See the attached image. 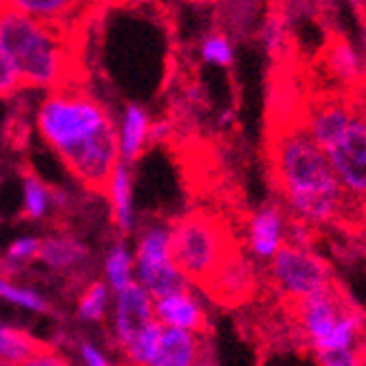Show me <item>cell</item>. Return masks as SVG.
<instances>
[{
	"instance_id": "44dd1931",
	"label": "cell",
	"mask_w": 366,
	"mask_h": 366,
	"mask_svg": "<svg viewBox=\"0 0 366 366\" xmlns=\"http://www.w3.org/2000/svg\"><path fill=\"white\" fill-rule=\"evenodd\" d=\"M362 329V318L355 312H345V316L338 320L336 329L331 331V336L316 349L318 353H327V351H342V349H351L355 345V338Z\"/></svg>"
},
{
	"instance_id": "e575fe53",
	"label": "cell",
	"mask_w": 366,
	"mask_h": 366,
	"mask_svg": "<svg viewBox=\"0 0 366 366\" xmlns=\"http://www.w3.org/2000/svg\"><path fill=\"white\" fill-rule=\"evenodd\" d=\"M0 366H9V364H3V362H0Z\"/></svg>"
},
{
	"instance_id": "d4e9b609",
	"label": "cell",
	"mask_w": 366,
	"mask_h": 366,
	"mask_svg": "<svg viewBox=\"0 0 366 366\" xmlns=\"http://www.w3.org/2000/svg\"><path fill=\"white\" fill-rule=\"evenodd\" d=\"M108 305V287L104 283H92L84 292L79 301V318L84 320H102Z\"/></svg>"
},
{
	"instance_id": "30bf717a",
	"label": "cell",
	"mask_w": 366,
	"mask_h": 366,
	"mask_svg": "<svg viewBox=\"0 0 366 366\" xmlns=\"http://www.w3.org/2000/svg\"><path fill=\"white\" fill-rule=\"evenodd\" d=\"M250 283H252V274L248 263L237 254H228L215 270V274L211 277V281L204 285V290H209L211 296L219 298L224 303H232L237 298L246 296Z\"/></svg>"
},
{
	"instance_id": "cb8c5ba5",
	"label": "cell",
	"mask_w": 366,
	"mask_h": 366,
	"mask_svg": "<svg viewBox=\"0 0 366 366\" xmlns=\"http://www.w3.org/2000/svg\"><path fill=\"white\" fill-rule=\"evenodd\" d=\"M0 298H5V301H9L14 305L26 307L31 312H46L49 310L46 301L38 292L26 290V287H18V285L5 281L3 277H0Z\"/></svg>"
},
{
	"instance_id": "9c48e42d",
	"label": "cell",
	"mask_w": 366,
	"mask_h": 366,
	"mask_svg": "<svg viewBox=\"0 0 366 366\" xmlns=\"http://www.w3.org/2000/svg\"><path fill=\"white\" fill-rule=\"evenodd\" d=\"M342 316H345V312L340 310V305L336 301V294H331L329 287L301 301L303 329H305L307 338L312 340L314 349H318L331 336V331L336 329V325Z\"/></svg>"
},
{
	"instance_id": "f1b7e54d",
	"label": "cell",
	"mask_w": 366,
	"mask_h": 366,
	"mask_svg": "<svg viewBox=\"0 0 366 366\" xmlns=\"http://www.w3.org/2000/svg\"><path fill=\"white\" fill-rule=\"evenodd\" d=\"M40 244H42V239H36V237L16 239L7 250V263H22L29 259H36L40 252Z\"/></svg>"
},
{
	"instance_id": "7a4b0ae2",
	"label": "cell",
	"mask_w": 366,
	"mask_h": 366,
	"mask_svg": "<svg viewBox=\"0 0 366 366\" xmlns=\"http://www.w3.org/2000/svg\"><path fill=\"white\" fill-rule=\"evenodd\" d=\"M66 29L49 26L0 5V46L14 61L22 86L64 88L73 77V49Z\"/></svg>"
},
{
	"instance_id": "d6a6232c",
	"label": "cell",
	"mask_w": 366,
	"mask_h": 366,
	"mask_svg": "<svg viewBox=\"0 0 366 366\" xmlns=\"http://www.w3.org/2000/svg\"><path fill=\"white\" fill-rule=\"evenodd\" d=\"M81 357H84L86 366H112L102 351H99L97 347H92V345H88V342L81 345Z\"/></svg>"
},
{
	"instance_id": "f546056e",
	"label": "cell",
	"mask_w": 366,
	"mask_h": 366,
	"mask_svg": "<svg viewBox=\"0 0 366 366\" xmlns=\"http://www.w3.org/2000/svg\"><path fill=\"white\" fill-rule=\"evenodd\" d=\"M318 360H320L322 366H360L357 353H355L353 349L318 353Z\"/></svg>"
},
{
	"instance_id": "ba28073f",
	"label": "cell",
	"mask_w": 366,
	"mask_h": 366,
	"mask_svg": "<svg viewBox=\"0 0 366 366\" xmlns=\"http://www.w3.org/2000/svg\"><path fill=\"white\" fill-rule=\"evenodd\" d=\"M154 320L167 329H180L189 334L207 329V314L191 290H182L154 301Z\"/></svg>"
},
{
	"instance_id": "8fae6325",
	"label": "cell",
	"mask_w": 366,
	"mask_h": 366,
	"mask_svg": "<svg viewBox=\"0 0 366 366\" xmlns=\"http://www.w3.org/2000/svg\"><path fill=\"white\" fill-rule=\"evenodd\" d=\"M353 121V114L340 106V104H329V106H322L312 123H310V132L307 137L312 139V143L327 156L331 149H334L340 139L347 134V129Z\"/></svg>"
},
{
	"instance_id": "ac0fdd59",
	"label": "cell",
	"mask_w": 366,
	"mask_h": 366,
	"mask_svg": "<svg viewBox=\"0 0 366 366\" xmlns=\"http://www.w3.org/2000/svg\"><path fill=\"white\" fill-rule=\"evenodd\" d=\"M86 254H88V250L75 239L51 237V239H44L40 244L38 259L42 263H46L49 268L66 270V268H73V265L81 263L86 259Z\"/></svg>"
},
{
	"instance_id": "d6986e66",
	"label": "cell",
	"mask_w": 366,
	"mask_h": 366,
	"mask_svg": "<svg viewBox=\"0 0 366 366\" xmlns=\"http://www.w3.org/2000/svg\"><path fill=\"white\" fill-rule=\"evenodd\" d=\"M108 193H110V202L114 207V215H117V224L121 232H129L132 228V180H129V174L123 160H119V164L112 172V178L108 182Z\"/></svg>"
},
{
	"instance_id": "4316f807",
	"label": "cell",
	"mask_w": 366,
	"mask_h": 366,
	"mask_svg": "<svg viewBox=\"0 0 366 366\" xmlns=\"http://www.w3.org/2000/svg\"><path fill=\"white\" fill-rule=\"evenodd\" d=\"M22 88V79L16 71L14 61L0 46V97H11Z\"/></svg>"
},
{
	"instance_id": "1f68e13d",
	"label": "cell",
	"mask_w": 366,
	"mask_h": 366,
	"mask_svg": "<svg viewBox=\"0 0 366 366\" xmlns=\"http://www.w3.org/2000/svg\"><path fill=\"white\" fill-rule=\"evenodd\" d=\"M263 40L268 44L270 51H277L283 42V24L279 20H270L265 24V33H263Z\"/></svg>"
},
{
	"instance_id": "6da1fadb",
	"label": "cell",
	"mask_w": 366,
	"mask_h": 366,
	"mask_svg": "<svg viewBox=\"0 0 366 366\" xmlns=\"http://www.w3.org/2000/svg\"><path fill=\"white\" fill-rule=\"evenodd\" d=\"M38 129L79 182L108 191L121 160L119 132L94 97L71 86L53 90L38 110Z\"/></svg>"
},
{
	"instance_id": "603a6c76",
	"label": "cell",
	"mask_w": 366,
	"mask_h": 366,
	"mask_svg": "<svg viewBox=\"0 0 366 366\" xmlns=\"http://www.w3.org/2000/svg\"><path fill=\"white\" fill-rule=\"evenodd\" d=\"M49 204H51V193L42 184V180L36 176H26L24 178V215L40 219L46 215Z\"/></svg>"
},
{
	"instance_id": "484cf974",
	"label": "cell",
	"mask_w": 366,
	"mask_h": 366,
	"mask_svg": "<svg viewBox=\"0 0 366 366\" xmlns=\"http://www.w3.org/2000/svg\"><path fill=\"white\" fill-rule=\"evenodd\" d=\"M202 57L217 66H230L235 55H232V46L224 36H211L202 44Z\"/></svg>"
},
{
	"instance_id": "5b68a950",
	"label": "cell",
	"mask_w": 366,
	"mask_h": 366,
	"mask_svg": "<svg viewBox=\"0 0 366 366\" xmlns=\"http://www.w3.org/2000/svg\"><path fill=\"white\" fill-rule=\"evenodd\" d=\"M272 277L285 294L301 301L329 287V272L322 259L301 246H281L272 257Z\"/></svg>"
},
{
	"instance_id": "9a60e30c",
	"label": "cell",
	"mask_w": 366,
	"mask_h": 366,
	"mask_svg": "<svg viewBox=\"0 0 366 366\" xmlns=\"http://www.w3.org/2000/svg\"><path fill=\"white\" fill-rule=\"evenodd\" d=\"M149 139V117L141 106H127L119 129V154L123 162L137 160Z\"/></svg>"
},
{
	"instance_id": "7c38bea8",
	"label": "cell",
	"mask_w": 366,
	"mask_h": 366,
	"mask_svg": "<svg viewBox=\"0 0 366 366\" xmlns=\"http://www.w3.org/2000/svg\"><path fill=\"white\" fill-rule=\"evenodd\" d=\"M197 360L199 342L195 334L164 327L149 366H195Z\"/></svg>"
},
{
	"instance_id": "ffe728a7",
	"label": "cell",
	"mask_w": 366,
	"mask_h": 366,
	"mask_svg": "<svg viewBox=\"0 0 366 366\" xmlns=\"http://www.w3.org/2000/svg\"><path fill=\"white\" fill-rule=\"evenodd\" d=\"M162 329L164 327L160 322L152 320L141 334L125 347V355H127L129 366H149V362L156 353V347L160 342Z\"/></svg>"
},
{
	"instance_id": "8992f818",
	"label": "cell",
	"mask_w": 366,
	"mask_h": 366,
	"mask_svg": "<svg viewBox=\"0 0 366 366\" xmlns=\"http://www.w3.org/2000/svg\"><path fill=\"white\" fill-rule=\"evenodd\" d=\"M340 187L366 195V121L353 117L347 134L327 154Z\"/></svg>"
},
{
	"instance_id": "e0dca14e",
	"label": "cell",
	"mask_w": 366,
	"mask_h": 366,
	"mask_svg": "<svg viewBox=\"0 0 366 366\" xmlns=\"http://www.w3.org/2000/svg\"><path fill=\"white\" fill-rule=\"evenodd\" d=\"M11 5L20 14L57 29H66V22L73 18V9H77L69 0H16Z\"/></svg>"
},
{
	"instance_id": "4dcf8cb0",
	"label": "cell",
	"mask_w": 366,
	"mask_h": 366,
	"mask_svg": "<svg viewBox=\"0 0 366 366\" xmlns=\"http://www.w3.org/2000/svg\"><path fill=\"white\" fill-rule=\"evenodd\" d=\"M22 366H71L69 362H66L59 353H55L53 349H44L40 351L38 355H33L31 360H26Z\"/></svg>"
},
{
	"instance_id": "836d02e7",
	"label": "cell",
	"mask_w": 366,
	"mask_h": 366,
	"mask_svg": "<svg viewBox=\"0 0 366 366\" xmlns=\"http://www.w3.org/2000/svg\"><path fill=\"white\" fill-rule=\"evenodd\" d=\"M195 366H215V364H213L211 360L202 357V360H197V362H195Z\"/></svg>"
},
{
	"instance_id": "4fadbf2b",
	"label": "cell",
	"mask_w": 366,
	"mask_h": 366,
	"mask_svg": "<svg viewBox=\"0 0 366 366\" xmlns=\"http://www.w3.org/2000/svg\"><path fill=\"white\" fill-rule=\"evenodd\" d=\"M283 246V215L277 207L261 209L250 222V248L261 259H272Z\"/></svg>"
},
{
	"instance_id": "2e32d148",
	"label": "cell",
	"mask_w": 366,
	"mask_h": 366,
	"mask_svg": "<svg viewBox=\"0 0 366 366\" xmlns=\"http://www.w3.org/2000/svg\"><path fill=\"white\" fill-rule=\"evenodd\" d=\"M46 345L31 338L26 331L0 325V362L9 366H22L26 360L44 351Z\"/></svg>"
},
{
	"instance_id": "277c9868",
	"label": "cell",
	"mask_w": 366,
	"mask_h": 366,
	"mask_svg": "<svg viewBox=\"0 0 366 366\" xmlns=\"http://www.w3.org/2000/svg\"><path fill=\"white\" fill-rule=\"evenodd\" d=\"M172 261L191 283L207 285L222 261L230 254L226 228L211 215L193 211L172 230Z\"/></svg>"
},
{
	"instance_id": "52a82bcc",
	"label": "cell",
	"mask_w": 366,
	"mask_h": 366,
	"mask_svg": "<svg viewBox=\"0 0 366 366\" xmlns=\"http://www.w3.org/2000/svg\"><path fill=\"white\" fill-rule=\"evenodd\" d=\"M152 320H154L152 296L137 281H132L125 290L117 294L114 331L119 345L125 349Z\"/></svg>"
},
{
	"instance_id": "3957f363",
	"label": "cell",
	"mask_w": 366,
	"mask_h": 366,
	"mask_svg": "<svg viewBox=\"0 0 366 366\" xmlns=\"http://www.w3.org/2000/svg\"><path fill=\"white\" fill-rule=\"evenodd\" d=\"M277 172L292 211L316 224L336 215L342 187L327 156L312 143L307 132H290L279 141Z\"/></svg>"
},
{
	"instance_id": "7402d4cb",
	"label": "cell",
	"mask_w": 366,
	"mask_h": 366,
	"mask_svg": "<svg viewBox=\"0 0 366 366\" xmlns=\"http://www.w3.org/2000/svg\"><path fill=\"white\" fill-rule=\"evenodd\" d=\"M132 270H134V263L127 252L125 246H114L112 252L106 259V277L108 283L114 292L125 290L132 283Z\"/></svg>"
},
{
	"instance_id": "5bb4252c",
	"label": "cell",
	"mask_w": 366,
	"mask_h": 366,
	"mask_svg": "<svg viewBox=\"0 0 366 366\" xmlns=\"http://www.w3.org/2000/svg\"><path fill=\"white\" fill-rule=\"evenodd\" d=\"M172 232L164 226H149L137 248V272L160 270L172 265Z\"/></svg>"
},
{
	"instance_id": "83f0119b",
	"label": "cell",
	"mask_w": 366,
	"mask_h": 366,
	"mask_svg": "<svg viewBox=\"0 0 366 366\" xmlns=\"http://www.w3.org/2000/svg\"><path fill=\"white\" fill-rule=\"evenodd\" d=\"M331 66H334V71L338 75H342L347 79L353 77V75H357V71H360L357 55L347 44H340L338 49H334V53H331Z\"/></svg>"
}]
</instances>
